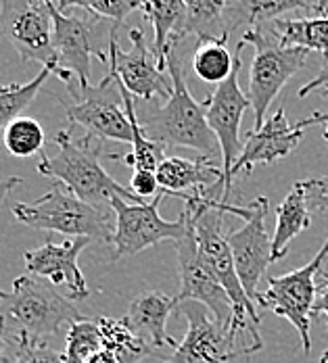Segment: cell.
<instances>
[{
    "instance_id": "37",
    "label": "cell",
    "mask_w": 328,
    "mask_h": 363,
    "mask_svg": "<svg viewBox=\"0 0 328 363\" xmlns=\"http://www.w3.org/2000/svg\"><path fill=\"white\" fill-rule=\"evenodd\" d=\"M19 184H23V180H21L19 176H11V178H6V180H0V209H2V205H4V201L9 199V194H11Z\"/></svg>"
},
{
    "instance_id": "42",
    "label": "cell",
    "mask_w": 328,
    "mask_h": 363,
    "mask_svg": "<svg viewBox=\"0 0 328 363\" xmlns=\"http://www.w3.org/2000/svg\"><path fill=\"white\" fill-rule=\"evenodd\" d=\"M320 363H328V351L322 355V357H320Z\"/></svg>"
},
{
    "instance_id": "21",
    "label": "cell",
    "mask_w": 328,
    "mask_h": 363,
    "mask_svg": "<svg viewBox=\"0 0 328 363\" xmlns=\"http://www.w3.org/2000/svg\"><path fill=\"white\" fill-rule=\"evenodd\" d=\"M327 0H232L224 13L226 36L236 30H253L263 23L283 19L295 11H307L310 15H320Z\"/></svg>"
},
{
    "instance_id": "10",
    "label": "cell",
    "mask_w": 328,
    "mask_h": 363,
    "mask_svg": "<svg viewBox=\"0 0 328 363\" xmlns=\"http://www.w3.org/2000/svg\"><path fill=\"white\" fill-rule=\"evenodd\" d=\"M270 211V201L266 196H257L247 207L230 205L228 213L243 218V228L228 234V245L234 257V265L245 292L256 301L259 282L266 276L272 259V236L266 225V216Z\"/></svg>"
},
{
    "instance_id": "13",
    "label": "cell",
    "mask_w": 328,
    "mask_h": 363,
    "mask_svg": "<svg viewBox=\"0 0 328 363\" xmlns=\"http://www.w3.org/2000/svg\"><path fill=\"white\" fill-rule=\"evenodd\" d=\"M99 17H80L61 13L53 2V23H55V63L57 73L70 90H86L90 86V61L92 55L103 63L109 57L94 48V21Z\"/></svg>"
},
{
    "instance_id": "2",
    "label": "cell",
    "mask_w": 328,
    "mask_h": 363,
    "mask_svg": "<svg viewBox=\"0 0 328 363\" xmlns=\"http://www.w3.org/2000/svg\"><path fill=\"white\" fill-rule=\"evenodd\" d=\"M165 61L168 72L172 75L174 90L161 109L151 111L141 121L146 136L165 148H190L201 152V157L212 159L219 145L216 134L207 123L209 96L203 103L192 99L184 77L180 57L176 55V46L170 48Z\"/></svg>"
},
{
    "instance_id": "18",
    "label": "cell",
    "mask_w": 328,
    "mask_h": 363,
    "mask_svg": "<svg viewBox=\"0 0 328 363\" xmlns=\"http://www.w3.org/2000/svg\"><path fill=\"white\" fill-rule=\"evenodd\" d=\"M90 242V238H67L63 242H53L48 238L42 247L23 253L28 274L46 278L55 286H65L72 301H82L90 296V289L77 265V259Z\"/></svg>"
},
{
    "instance_id": "9",
    "label": "cell",
    "mask_w": 328,
    "mask_h": 363,
    "mask_svg": "<svg viewBox=\"0 0 328 363\" xmlns=\"http://www.w3.org/2000/svg\"><path fill=\"white\" fill-rule=\"evenodd\" d=\"M73 103H65V115L72 125H82L88 136L97 140L134 143L132 123L124 107L121 84L111 72L86 90H70Z\"/></svg>"
},
{
    "instance_id": "3",
    "label": "cell",
    "mask_w": 328,
    "mask_h": 363,
    "mask_svg": "<svg viewBox=\"0 0 328 363\" xmlns=\"http://www.w3.org/2000/svg\"><path fill=\"white\" fill-rule=\"evenodd\" d=\"M228 207L230 205L226 203H218L216 207L199 216H190L186 209L184 211L190 216L203 259L207 261V265L222 282L224 291L230 296V303H232L230 330L236 338L241 336L247 338V355H251L263 349V340L259 336V309H257L256 301L243 289V282L234 265V257L228 245V236H224L222 232V216L228 213Z\"/></svg>"
},
{
    "instance_id": "14",
    "label": "cell",
    "mask_w": 328,
    "mask_h": 363,
    "mask_svg": "<svg viewBox=\"0 0 328 363\" xmlns=\"http://www.w3.org/2000/svg\"><path fill=\"white\" fill-rule=\"evenodd\" d=\"M178 309L188 322V330L172 357L163 363H228L236 357L234 345L239 338L232 334L230 326L212 318L205 305L184 301Z\"/></svg>"
},
{
    "instance_id": "8",
    "label": "cell",
    "mask_w": 328,
    "mask_h": 363,
    "mask_svg": "<svg viewBox=\"0 0 328 363\" xmlns=\"http://www.w3.org/2000/svg\"><path fill=\"white\" fill-rule=\"evenodd\" d=\"M328 257V238L316 257L303 267L289 272L285 276L268 278V289L257 292L256 303L261 309L274 311L278 318H285L297 330L301 338L303 353L312 351V315L316 303V276L322 274V263Z\"/></svg>"
},
{
    "instance_id": "11",
    "label": "cell",
    "mask_w": 328,
    "mask_h": 363,
    "mask_svg": "<svg viewBox=\"0 0 328 363\" xmlns=\"http://www.w3.org/2000/svg\"><path fill=\"white\" fill-rule=\"evenodd\" d=\"M132 48L121 50L117 46V28L113 26L109 36V69L121 86L141 101L153 99H170L174 84L168 67H163L153 50V46L146 44L143 30L134 28L130 30Z\"/></svg>"
},
{
    "instance_id": "44",
    "label": "cell",
    "mask_w": 328,
    "mask_h": 363,
    "mask_svg": "<svg viewBox=\"0 0 328 363\" xmlns=\"http://www.w3.org/2000/svg\"><path fill=\"white\" fill-rule=\"evenodd\" d=\"M2 88H4V86H0V92H2Z\"/></svg>"
},
{
    "instance_id": "20",
    "label": "cell",
    "mask_w": 328,
    "mask_h": 363,
    "mask_svg": "<svg viewBox=\"0 0 328 363\" xmlns=\"http://www.w3.org/2000/svg\"><path fill=\"white\" fill-rule=\"evenodd\" d=\"M176 309H178L176 296H168L159 291H146L136 298H132L124 320L151 349L176 351L178 342L168 334V320Z\"/></svg>"
},
{
    "instance_id": "26",
    "label": "cell",
    "mask_w": 328,
    "mask_h": 363,
    "mask_svg": "<svg viewBox=\"0 0 328 363\" xmlns=\"http://www.w3.org/2000/svg\"><path fill=\"white\" fill-rule=\"evenodd\" d=\"M99 330L103 336V349L113 353L119 363H141L155 353L145 340L128 326V322L113 320V318H99Z\"/></svg>"
},
{
    "instance_id": "38",
    "label": "cell",
    "mask_w": 328,
    "mask_h": 363,
    "mask_svg": "<svg viewBox=\"0 0 328 363\" xmlns=\"http://www.w3.org/2000/svg\"><path fill=\"white\" fill-rule=\"evenodd\" d=\"M318 313L328 315V276L324 278V289L316 296V303H314V315H318Z\"/></svg>"
},
{
    "instance_id": "23",
    "label": "cell",
    "mask_w": 328,
    "mask_h": 363,
    "mask_svg": "<svg viewBox=\"0 0 328 363\" xmlns=\"http://www.w3.org/2000/svg\"><path fill=\"white\" fill-rule=\"evenodd\" d=\"M312 223V211L305 201V192L299 182L293 184L287 199L276 207V230L272 234V259H283L293 240Z\"/></svg>"
},
{
    "instance_id": "27",
    "label": "cell",
    "mask_w": 328,
    "mask_h": 363,
    "mask_svg": "<svg viewBox=\"0 0 328 363\" xmlns=\"http://www.w3.org/2000/svg\"><path fill=\"white\" fill-rule=\"evenodd\" d=\"M234 63H236V52L230 55L228 46H226V38L219 40H207V42H199L195 57H192V73L209 84H222L230 77V73L234 72Z\"/></svg>"
},
{
    "instance_id": "30",
    "label": "cell",
    "mask_w": 328,
    "mask_h": 363,
    "mask_svg": "<svg viewBox=\"0 0 328 363\" xmlns=\"http://www.w3.org/2000/svg\"><path fill=\"white\" fill-rule=\"evenodd\" d=\"M103 351V336L97 320H80L72 324L65 336L63 363H86Z\"/></svg>"
},
{
    "instance_id": "25",
    "label": "cell",
    "mask_w": 328,
    "mask_h": 363,
    "mask_svg": "<svg viewBox=\"0 0 328 363\" xmlns=\"http://www.w3.org/2000/svg\"><path fill=\"white\" fill-rule=\"evenodd\" d=\"M186 2V19L176 42H182L186 36H197L199 42L226 38L224 13L230 0H184Z\"/></svg>"
},
{
    "instance_id": "40",
    "label": "cell",
    "mask_w": 328,
    "mask_h": 363,
    "mask_svg": "<svg viewBox=\"0 0 328 363\" xmlns=\"http://www.w3.org/2000/svg\"><path fill=\"white\" fill-rule=\"evenodd\" d=\"M53 2H55V6H57L61 13H65V11L72 9V6H80V9L86 11V0H53Z\"/></svg>"
},
{
    "instance_id": "5",
    "label": "cell",
    "mask_w": 328,
    "mask_h": 363,
    "mask_svg": "<svg viewBox=\"0 0 328 363\" xmlns=\"http://www.w3.org/2000/svg\"><path fill=\"white\" fill-rule=\"evenodd\" d=\"M111 213L113 209L94 207L77 199L61 184H55L32 203L13 205V218L28 228L59 232L67 238H90L97 242H111L115 234Z\"/></svg>"
},
{
    "instance_id": "32",
    "label": "cell",
    "mask_w": 328,
    "mask_h": 363,
    "mask_svg": "<svg viewBox=\"0 0 328 363\" xmlns=\"http://www.w3.org/2000/svg\"><path fill=\"white\" fill-rule=\"evenodd\" d=\"M143 9V0H86V11L99 19H109L115 28L124 23V19Z\"/></svg>"
},
{
    "instance_id": "4",
    "label": "cell",
    "mask_w": 328,
    "mask_h": 363,
    "mask_svg": "<svg viewBox=\"0 0 328 363\" xmlns=\"http://www.w3.org/2000/svg\"><path fill=\"white\" fill-rule=\"evenodd\" d=\"M0 322L11 338L44 340L84 320L70 296L30 274L19 276L11 291H0Z\"/></svg>"
},
{
    "instance_id": "6",
    "label": "cell",
    "mask_w": 328,
    "mask_h": 363,
    "mask_svg": "<svg viewBox=\"0 0 328 363\" xmlns=\"http://www.w3.org/2000/svg\"><path fill=\"white\" fill-rule=\"evenodd\" d=\"M245 44L256 48V57L249 72L247 99L256 115V130L266 123V111L278 92L287 86L295 73L305 67L312 50L301 46H285L270 34L266 26L243 32L236 44V50H243Z\"/></svg>"
},
{
    "instance_id": "24",
    "label": "cell",
    "mask_w": 328,
    "mask_h": 363,
    "mask_svg": "<svg viewBox=\"0 0 328 363\" xmlns=\"http://www.w3.org/2000/svg\"><path fill=\"white\" fill-rule=\"evenodd\" d=\"M268 30L285 46H301L328 57V15L283 17L268 23Z\"/></svg>"
},
{
    "instance_id": "43",
    "label": "cell",
    "mask_w": 328,
    "mask_h": 363,
    "mask_svg": "<svg viewBox=\"0 0 328 363\" xmlns=\"http://www.w3.org/2000/svg\"><path fill=\"white\" fill-rule=\"evenodd\" d=\"M322 94H324V96L328 99V86H324V88H322Z\"/></svg>"
},
{
    "instance_id": "7",
    "label": "cell",
    "mask_w": 328,
    "mask_h": 363,
    "mask_svg": "<svg viewBox=\"0 0 328 363\" xmlns=\"http://www.w3.org/2000/svg\"><path fill=\"white\" fill-rule=\"evenodd\" d=\"M163 196L165 194L161 192L151 203H128L121 196L111 199V209L115 216V234L111 238V247H113L111 261L138 255L163 240L178 242L186 236L190 219L184 209L176 221H168L159 216V203Z\"/></svg>"
},
{
    "instance_id": "39",
    "label": "cell",
    "mask_w": 328,
    "mask_h": 363,
    "mask_svg": "<svg viewBox=\"0 0 328 363\" xmlns=\"http://www.w3.org/2000/svg\"><path fill=\"white\" fill-rule=\"evenodd\" d=\"M11 345H15V342H13L11 334L6 332L4 324L0 322V363H4V353H6V349H9Z\"/></svg>"
},
{
    "instance_id": "36",
    "label": "cell",
    "mask_w": 328,
    "mask_h": 363,
    "mask_svg": "<svg viewBox=\"0 0 328 363\" xmlns=\"http://www.w3.org/2000/svg\"><path fill=\"white\" fill-rule=\"evenodd\" d=\"M314 123H322V138H324V143L328 145V113H314L312 117L303 119L299 125L305 130V128H310V125H314Z\"/></svg>"
},
{
    "instance_id": "34",
    "label": "cell",
    "mask_w": 328,
    "mask_h": 363,
    "mask_svg": "<svg viewBox=\"0 0 328 363\" xmlns=\"http://www.w3.org/2000/svg\"><path fill=\"white\" fill-rule=\"evenodd\" d=\"M130 190L141 196L143 201L145 199H155L161 194V186L157 180V174L155 172H148V169H136L130 178Z\"/></svg>"
},
{
    "instance_id": "17",
    "label": "cell",
    "mask_w": 328,
    "mask_h": 363,
    "mask_svg": "<svg viewBox=\"0 0 328 363\" xmlns=\"http://www.w3.org/2000/svg\"><path fill=\"white\" fill-rule=\"evenodd\" d=\"M303 138V128L297 123L291 125L287 119L285 109L276 111L272 117L266 119V123L247 134L243 150L230 172L228 188L224 192V203L230 205V194H232V182L236 176L251 174L259 165H270L278 159L289 157L293 150L299 146V140Z\"/></svg>"
},
{
    "instance_id": "19",
    "label": "cell",
    "mask_w": 328,
    "mask_h": 363,
    "mask_svg": "<svg viewBox=\"0 0 328 363\" xmlns=\"http://www.w3.org/2000/svg\"><path fill=\"white\" fill-rule=\"evenodd\" d=\"M155 174L163 194L178 196L182 201L190 194H203L214 188L224 190V172L209 157H199L197 161L184 157H165Z\"/></svg>"
},
{
    "instance_id": "12",
    "label": "cell",
    "mask_w": 328,
    "mask_h": 363,
    "mask_svg": "<svg viewBox=\"0 0 328 363\" xmlns=\"http://www.w3.org/2000/svg\"><path fill=\"white\" fill-rule=\"evenodd\" d=\"M0 28L23 61L42 67L55 61L53 0H4Z\"/></svg>"
},
{
    "instance_id": "29",
    "label": "cell",
    "mask_w": 328,
    "mask_h": 363,
    "mask_svg": "<svg viewBox=\"0 0 328 363\" xmlns=\"http://www.w3.org/2000/svg\"><path fill=\"white\" fill-rule=\"evenodd\" d=\"M44 130L32 117H17L2 130V145L9 155L13 157H34L38 152H44Z\"/></svg>"
},
{
    "instance_id": "41",
    "label": "cell",
    "mask_w": 328,
    "mask_h": 363,
    "mask_svg": "<svg viewBox=\"0 0 328 363\" xmlns=\"http://www.w3.org/2000/svg\"><path fill=\"white\" fill-rule=\"evenodd\" d=\"M86 363H119V359H117L113 353H109V351H105V349H103V351H99L94 357H90Z\"/></svg>"
},
{
    "instance_id": "15",
    "label": "cell",
    "mask_w": 328,
    "mask_h": 363,
    "mask_svg": "<svg viewBox=\"0 0 328 363\" xmlns=\"http://www.w3.org/2000/svg\"><path fill=\"white\" fill-rule=\"evenodd\" d=\"M239 55H241V50H236L234 72L216 88V92L209 96V107H207V123H209L212 132L216 134L219 150H222L224 192L228 188L230 172H232V167L243 150V145H245V140H241V121H243L245 111L251 109L247 94L239 86V73L243 67Z\"/></svg>"
},
{
    "instance_id": "22",
    "label": "cell",
    "mask_w": 328,
    "mask_h": 363,
    "mask_svg": "<svg viewBox=\"0 0 328 363\" xmlns=\"http://www.w3.org/2000/svg\"><path fill=\"white\" fill-rule=\"evenodd\" d=\"M148 23L153 26V50L163 67H168V52L176 46L178 34L186 19V2L184 0H143V9Z\"/></svg>"
},
{
    "instance_id": "33",
    "label": "cell",
    "mask_w": 328,
    "mask_h": 363,
    "mask_svg": "<svg viewBox=\"0 0 328 363\" xmlns=\"http://www.w3.org/2000/svg\"><path fill=\"white\" fill-rule=\"evenodd\" d=\"M299 186L305 192V201L310 211H328V176L301 180Z\"/></svg>"
},
{
    "instance_id": "28",
    "label": "cell",
    "mask_w": 328,
    "mask_h": 363,
    "mask_svg": "<svg viewBox=\"0 0 328 363\" xmlns=\"http://www.w3.org/2000/svg\"><path fill=\"white\" fill-rule=\"evenodd\" d=\"M57 73V63H48L42 67V72L28 84H11L4 86L0 92V130H4L11 121H15L17 117L23 115V111L32 105V101L36 99V94L42 90L44 82Z\"/></svg>"
},
{
    "instance_id": "31",
    "label": "cell",
    "mask_w": 328,
    "mask_h": 363,
    "mask_svg": "<svg viewBox=\"0 0 328 363\" xmlns=\"http://www.w3.org/2000/svg\"><path fill=\"white\" fill-rule=\"evenodd\" d=\"M15 357L13 363H63V353H57L48 347L46 340L32 338H13Z\"/></svg>"
},
{
    "instance_id": "16",
    "label": "cell",
    "mask_w": 328,
    "mask_h": 363,
    "mask_svg": "<svg viewBox=\"0 0 328 363\" xmlns=\"http://www.w3.org/2000/svg\"><path fill=\"white\" fill-rule=\"evenodd\" d=\"M176 253H178L180 280H182V289L176 294V303L180 305L184 301H197V303L205 305L218 322L230 326V320H232L230 296L224 291L222 282L216 278V274L212 272L207 261L203 259L197 236H195L192 221L188 225L186 236L176 242Z\"/></svg>"
},
{
    "instance_id": "35",
    "label": "cell",
    "mask_w": 328,
    "mask_h": 363,
    "mask_svg": "<svg viewBox=\"0 0 328 363\" xmlns=\"http://www.w3.org/2000/svg\"><path fill=\"white\" fill-rule=\"evenodd\" d=\"M324 86H328V61L327 65H324L320 72L316 73V75L299 90V99H303V96H307L310 92H314V90H318V88H324Z\"/></svg>"
},
{
    "instance_id": "1",
    "label": "cell",
    "mask_w": 328,
    "mask_h": 363,
    "mask_svg": "<svg viewBox=\"0 0 328 363\" xmlns=\"http://www.w3.org/2000/svg\"><path fill=\"white\" fill-rule=\"evenodd\" d=\"M53 143L57 146V155L48 157L42 152V159L36 167L38 174L55 178L77 199L94 207L111 209L113 196H121L128 203H145L130 188L113 180L107 169L101 165L103 140H97L88 134L75 140L72 130H61L55 134Z\"/></svg>"
}]
</instances>
